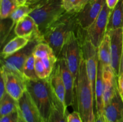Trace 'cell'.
<instances>
[{"label": "cell", "instance_id": "836d02e7", "mask_svg": "<svg viewBox=\"0 0 123 122\" xmlns=\"http://www.w3.org/2000/svg\"><path fill=\"white\" fill-rule=\"evenodd\" d=\"M120 0H106V4L111 10H113L117 5Z\"/></svg>", "mask_w": 123, "mask_h": 122}, {"label": "cell", "instance_id": "e0dca14e", "mask_svg": "<svg viewBox=\"0 0 123 122\" xmlns=\"http://www.w3.org/2000/svg\"><path fill=\"white\" fill-rule=\"evenodd\" d=\"M94 100L96 102V114L103 115L105 108L104 101H103V68L99 62H98V72H97L96 87H95Z\"/></svg>", "mask_w": 123, "mask_h": 122}, {"label": "cell", "instance_id": "603a6c76", "mask_svg": "<svg viewBox=\"0 0 123 122\" xmlns=\"http://www.w3.org/2000/svg\"><path fill=\"white\" fill-rule=\"evenodd\" d=\"M20 6L16 0H1L0 17L6 19L10 16L12 13Z\"/></svg>", "mask_w": 123, "mask_h": 122}, {"label": "cell", "instance_id": "484cf974", "mask_svg": "<svg viewBox=\"0 0 123 122\" xmlns=\"http://www.w3.org/2000/svg\"><path fill=\"white\" fill-rule=\"evenodd\" d=\"M32 9L27 5L24 4L19 6L10 16V18L12 20V27L13 28L14 25H16V24L22 19L29 15Z\"/></svg>", "mask_w": 123, "mask_h": 122}, {"label": "cell", "instance_id": "d4e9b609", "mask_svg": "<svg viewBox=\"0 0 123 122\" xmlns=\"http://www.w3.org/2000/svg\"><path fill=\"white\" fill-rule=\"evenodd\" d=\"M35 58L43 59L55 55L52 49L44 42H40L35 47L32 52Z\"/></svg>", "mask_w": 123, "mask_h": 122}, {"label": "cell", "instance_id": "8fae6325", "mask_svg": "<svg viewBox=\"0 0 123 122\" xmlns=\"http://www.w3.org/2000/svg\"><path fill=\"white\" fill-rule=\"evenodd\" d=\"M18 111L26 122H45L27 90L18 100Z\"/></svg>", "mask_w": 123, "mask_h": 122}, {"label": "cell", "instance_id": "4dcf8cb0", "mask_svg": "<svg viewBox=\"0 0 123 122\" xmlns=\"http://www.w3.org/2000/svg\"><path fill=\"white\" fill-rule=\"evenodd\" d=\"M68 122H83L80 114L77 111L69 113L67 116Z\"/></svg>", "mask_w": 123, "mask_h": 122}, {"label": "cell", "instance_id": "7402d4cb", "mask_svg": "<svg viewBox=\"0 0 123 122\" xmlns=\"http://www.w3.org/2000/svg\"><path fill=\"white\" fill-rule=\"evenodd\" d=\"M18 110V101L13 99L6 92L0 99L1 117L12 113Z\"/></svg>", "mask_w": 123, "mask_h": 122}, {"label": "cell", "instance_id": "f35d334b", "mask_svg": "<svg viewBox=\"0 0 123 122\" xmlns=\"http://www.w3.org/2000/svg\"><path fill=\"white\" fill-rule=\"evenodd\" d=\"M105 122H106V121H105Z\"/></svg>", "mask_w": 123, "mask_h": 122}, {"label": "cell", "instance_id": "d6986e66", "mask_svg": "<svg viewBox=\"0 0 123 122\" xmlns=\"http://www.w3.org/2000/svg\"><path fill=\"white\" fill-rule=\"evenodd\" d=\"M68 114L67 107L58 99L54 93L52 108L46 122H68Z\"/></svg>", "mask_w": 123, "mask_h": 122}, {"label": "cell", "instance_id": "7c38bea8", "mask_svg": "<svg viewBox=\"0 0 123 122\" xmlns=\"http://www.w3.org/2000/svg\"><path fill=\"white\" fill-rule=\"evenodd\" d=\"M14 33L16 36L42 42V35L35 20L28 15L19 20L15 25Z\"/></svg>", "mask_w": 123, "mask_h": 122}, {"label": "cell", "instance_id": "6da1fadb", "mask_svg": "<svg viewBox=\"0 0 123 122\" xmlns=\"http://www.w3.org/2000/svg\"><path fill=\"white\" fill-rule=\"evenodd\" d=\"M75 100L78 112L83 122H94V93L88 77L85 62L82 57L75 83Z\"/></svg>", "mask_w": 123, "mask_h": 122}, {"label": "cell", "instance_id": "9c48e42d", "mask_svg": "<svg viewBox=\"0 0 123 122\" xmlns=\"http://www.w3.org/2000/svg\"><path fill=\"white\" fill-rule=\"evenodd\" d=\"M111 40V68L116 77L120 75V67L123 50V28L111 30L108 32Z\"/></svg>", "mask_w": 123, "mask_h": 122}, {"label": "cell", "instance_id": "e575fe53", "mask_svg": "<svg viewBox=\"0 0 123 122\" xmlns=\"http://www.w3.org/2000/svg\"><path fill=\"white\" fill-rule=\"evenodd\" d=\"M94 122H105L104 115H96V119Z\"/></svg>", "mask_w": 123, "mask_h": 122}, {"label": "cell", "instance_id": "4316f807", "mask_svg": "<svg viewBox=\"0 0 123 122\" xmlns=\"http://www.w3.org/2000/svg\"><path fill=\"white\" fill-rule=\"evenodd\" d=\"M35 69H36V74H37L38 78L45 79L50 76L41 59L36 58Z\"/></svg>", "mask_w": 123, "mask_h": 122}, {"label": "cell", "instance_id": "ffe728a7", "mask_svg": "<svg viewBox=\"0 0 123 122\" xmlns=\"http://www.w3.org/2000/svg\"><path fill=\"white\" fill-rule=\"evenodd\" d=\"M30 41L27 38L16 36L5 45L1 53L2 59L7 58L25 47Z\"/></svg>", "mask_w": 123, "mask_h": 122}, {"label": "cell", "instance_id": "5bb4252c", "mask_svg": "<svg viewBox=\"0 0 123 122\" xmlns=\"http://www.w3.org/2000/svg\"><path fill=\"white\" fill-rule=\"evenodd\" d=\"M103 115L107 122H123V99L118 89L114 98L105 106Z\"/></svg>", "mask_w": 123, "mask_h": 122}, {"label": "cell", "instance_id": "ac0fdd59", "mask_svg": "<svg viewBox=\"0 0 123 122\" xmlns=\"http://www.w3.org/2000/svg\"><path fill=\"white\" fill-rule=\"evenodd\" d=\"M98 57L102 68H111V40L109 35L107 32L98 47Z\"/></svg>", "mask_w": 123, "mask_h": 122}, {"label": "cell", "instance_id": "30bf717a", "mask_svg": "<svg viewBox=\"0 0 123 122\" xmlns=\"http://www.w3.org/2000/svg\"><path fill=\"white\" fill-rule=\"evenodd\" d=\"M4 69L6 75V92L18 101L26 91V79L21 74Z\"/></svg>", "mask_w": 123, "mask_h": 122}, {"label": "cell", "instance_id": "f546056e", "mask_svg": "<svg viewBox=\"0 0 123 122\" xmlns=\"http://www.w3.org/2000/svg\"><path fill=\"white\" fill-rule=\"evenodd\" d=\"M92 0H77L75 4H74V7H73V10L72 11L76 12V13H78L88 3L91 2Z\"/></svg>", "mask_w": 123, "mask_h": 122}, {"label": "cell", "instance_id": "d6a6232c", "mask_svg": "<svg viewBox=\"0 0 123 122\" xmlns=\"http://www.w3.org/2000/svg\"><path fill=\"white\" fill-rule=\"evenodd\" d=\"M118 89L123 99V75H120L118 77Z\"/></svg>", "mask_w": 123, "mask_h": 122}, {"label": "cell", "instance_id": "277c9868", "mask_svg": "<svg viewBox=\"0 0 123 122\" xmlns=\"http://www.w3.org/2000/svg\"><path fill=\"white\" fill-rule=\"evenodd\" d=\"M26 90L38 108L42 118L46 122L54 103V92L49 77L37 80H26Z\"/></svg>", "mask_w": 123, "mask_h": 122}, {"label": "cell", "instance_id": "2e32d148", "mask_svg": "<svg viewBox=\"0 0 123 122\" xmlns=\"http://www.w3.org/2000/svg\"><path fill=\"white\" fill-rule=\"evenodd\" d=\"M50 86L58 99L66 105V89L61 75L59 63L56 62L51 74L49 77Z\"/></svg>", "mask_w": 123, "mask_h": 122}, {"label": "cell", "instance_id": "1f68e13d", "mask_svg": "<svg viewBox=\"0 0 123 122\" xmlns=\"http://www.w3.org/2000/svg\"><path fill=\"white\" fill-rule=\"evenodd\" d=\"M64 7L67 11H70L73 10L77 0H61Z\"/></svg>", "mask_w": 123, "mask_h": 122}, {"label": "cell", "instance_id": "d590c367", "mask_svg": "<svg viewBox=\"0 0 123 122\" xmlns=\"http://www.w3.org/2000/svg\"><path fill=\"white\" fill-rule=\"evenodd\" d=\"M120 75H123V50L122 56H121V62H120Z\"/></svg>", "mask_w": 123, "mask_h": 122}, {"label": "cell", "instance_id": "f1b7e54d", "mask_svg": "<svg viewBox=\"0 0 123 122\" xmlns=\"http://www.w3.org/2000/svg\"><path fill=\"white\" fill-rule=\"evenodd\" d=\"M6 75L5 71L2 67L1 68V78H0V99L6 93Z\"/></svg>", "mask_w": 123, "mask_h": 122}, {"label": "cell", "instance_id": "9a60e30c", "mask_svg": "<svg viewBox=\"0 0 123 122\" xmlns=\"http://www.w3.org/2000/svg\"><path fill=\"white\" fill-rule=\"evenodd\" d=\"M116 75L111 68H103V101L105 106L112 100L118 90Z\"/></svg>", "mask_w": 123, "mask_h": 122}, {"label": "cell", "instance_id": "8d00e7d4", "mask_svg": "<svg viewBox=\"0 0 123 122\" xmlns=\"http://www.w3.org/2000/svg\"><path fill=\"white\" fill-rule=\"evenodd\" d=\"M17 1H18V2H19V5H24L25 4V3L26 2V1H28V0H16Z\"/></svg>", "mask_w": 123, "mask_h": 122}, {"label": "cell", "instance_id": "3957f363", "mask_svg": "<svg viewBox=\"0 0 123 122\" xmlns=\"http://www.w3.org/2000/svg\"><path fill=\"white\" fill-rule=\"evenodd\" d=\"M25 4L32 9L29 15L37 23L42 37L48 28L67 11L61 0H28Z\"/></svg>", "mask_w": 123, "mask_h": 122}, {"label": "cell", "instance_id": "7a4b0ae2", "mask_svg": "<svg viewBox=\"0 0 123 122\" xmlns=\"http://www.w3.org/2000/svg\"><path fill=\"white\" fill-rule=\"evenodd\" d=\"M76 15L77 13L73 11H66L43 33L42 42L47 43L52 49L57 58L70 33L78 26Z\"/></svg>", "mask_w": 123, "mask_h": 122}, {"label": "cell", "instance_id": "74e56055", "mask_svg": "<svg viewBox=\"0 0 123 122\" xmlns=\"http://www.w3.org/2000/svg\"><path fill=\"white\" fill-rule=\"evenodd\" d=\"M25 122V121L23 119V118H22L21 117H20V115H19V122Z\"/></svg>", "mask_w": 123, "mask_h": 122}, {"label": "cell", "instance_id": "5b68a950", "mask_svg": "<svg viewBox=\"0 0 123 122\" xmlns=\"http://www.w3.org/2000/svg\"><path fill=\"white\" fill-rule=\"evenodd\" d=\"M74 31L68 35L58 57H62L65 60L76 83L82 55L80 43Z\"/></svg>", "mask_w": 123, "mask_h": 122}, {"label": "cell", "instance_id": "cb8c5ba5", "mask_svg": "<svg viewBox=\"0 0 123 122\" xmlns=\"http://www.w3.org/2000/svg\"><path fill=\"white\" fill-rule=\"evenodd\" d=\"M35 62L36 58L32 53L26 61L23 68V75L26 80H37L38 79L35 69Z\"/></svg>", "mask_w": 123, "mask_h": 122}, {"label": "cell", "instance_id": "52a82bcc", "mask_svg": "<svg viewBox=\"0 0 123 122\" xmlns=\"http://www.w3.org/2000/svg\"><path fill=\"white\" fill-rule=\"evenodd\" d=\"M40 42L38 40L30 41L22 49L4 59H1V67L10 71L23 75V68L25 62L32 53L35 47Z\"/></svg>", "mask_w": 123, "mask_h": 122}, {"label": "cell", "instance_id": "83f0119b", "mask_svg": "<svg viewBox=\"0 0 123 122\" xmlns=\"http://www.w3.org/2000/svg\"><path fill=\"white\" fill-rule=\"evenodd\" d=\"M19 114L18 111H16L9 114L1 117L0 122H18Z\"/></svg>", "mask_w": 123, "mask_h": 122}, {"label": "cell", "instance_id": "4fadbf2b", "mask_svg": "<svg viewBox=\"0 0 123 122\" xmlns=\"http://www.w3.org/2000/svg\"><path fill=\"white\" fill-rule=\"evenodd\" d=\"M61 75L66 89L65 102L67 107L74 105L75 103V80L70 71L66 61L62 57L58 58Z\"/></svg>", "mask_w": 123, "mask_h": 122}, {"label": "cell", "instance_id": "ba28073f", "mask_svg": "<svg viewBox=\"0 0 123 122\" xmlns=\"http://www.w3.org/2000/svg\"><path fill=\"white\" fill-rule=\"evenodd\" d=\"M105 3L106 0H92L88 3L77 13L78 26L84 30L87 29L96 20Z\"/></svg>", "mask_w": 123, "mask_h": 122}, {"label": "cell", "instance_id": "44dd1931", "mask_svg": "<svg viewBox=\"0 0 123 122\" xmlns=\"http://www.w3.org/2000/svg\"><path fill=\"white\" fill-rule=\"evenodd\" d=\"M123 28V0H120L109 14L106 32Z\"/></svg>", "mask_w": 123, "mask_h": 122}, {"label": "cell", "instance_id": "8992f818", "mask_svg": "<svg viewBox=\"0 0 123 122\" xmlns=\"http://www.w3.org/2000/svg\"><path fill=\"white\" fill-rule=\"evenodd\" d=\"M111 10L105 3L94 22L86 30L87 39L97 49L106 32L109 14Z\"/></svg>", "mask_w": 123, "mask_h": 122}]
</instances>
